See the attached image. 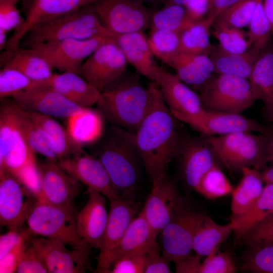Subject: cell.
Listing matches in <instances>:
<instances>
[{
  "label": "cell",
  "mask_w": 273,
  "mask_h": 273,
  "mask_svg": "<svg viewBox=\"0 0 273 273\" xmlns=\"http://www.w3.org/2000/svg\"><path fill=\"white\" fill-rule=\"evenodd\" d=\"M149 251L129 254L120 257L112 263L109 273H145L149 260Z\"/></svg>",
  "instance_id": "cell-48"
},
{
  "label": "cell",
  "mask_w": 273,
  "mask_h": 273,
  "mask_svg": "<svg viewBox=\"0 0 273 273\" xmlns=\"http://www.w3.org/2000/svg\"><path fill=\"white\" fill-rule=\"evenodd\" d=\"M141 75L126 72L102 93L98 109L114 125L135 132L148 113L153 100L152 82L147 87Z\"/></svg>",
  "instance_id": "cell-4"
},
{
  "label": "cell",
  "mask_w": 273,
  "mask_h": 273,
  "mask_svg": "<svg viewBox=\"0 0 273 273\" xmlns=\"http://www.w3.org/2000/svg\"><path fill=\"white\" fill-rule=\"evenodd\" d=\"M243 244H273V216L256 225L241 238Z\"/></svg>",
  "instance_id": "cell-52"
},
{
  "label": "cell",
  "mask_w": 273,
  "mask_h": 273,
  "mask_svg": "<svg viewBox=\"0 0 273 273\" xmlns=\"http://www.w3.org/2000/svg\"><path fill=\"white\" fill-rule=\"evenodd\" d=\"M19 108L23 128L33 151L46 159L58 162L59 155L52 139L42 127L29 116L26 111Z\"/></svg>",
  "instance_id": "cell-36"
},
{
  "label": "cell",
  "mask_w": 273,
  "mask_h": 273,
  "mask_svg": "<svg viewBox=\"0 0 273 273\" xmlns=\"http://www.w3.org/2000/svg\"><path fill=\"white\" fill-rule=\"evenodd\" d=\"M53 90L81 107L97 104L102 94L77 73L64 72L53 73L47 80L41 82L38 88Z\"/></svg>",
  "instance_id": "cell-25"
},
{
  "label": "cell",
  "mask_w": 273,
  "mask_h": 273,
  "mask_svg": "<svg viewBox=\"0 0 273 273\" xmlns=\"http://www.w3.org/2000/svg\"><path fill=\"white\" fill-rule=\"evenodd\" d=\"M184 208L174 185L166 175L152 185L142 212L158 235Z\"/></svg>",
  "instance_id": "cell-18"
},
{
  "label": "cell",
  "mask_w": 273,
  "mask_h": 273,
  "mask_svg": "<svg viewBox=\"0 0 273 273\" xmlns=\"http://www.w3.org/2000/svg\"><path fill=\"white\" fill-rule=\"evenodd\" d=\"M1 62L3 66L15 68L38 82L47 80L54 73V69L48 61L29 48H19L12 52L6 51Z\"/></svg>",
  "instance_id": "cell-31"
},
{
  "label": "cell",
  "mask_w": 273,
  "mask_h": 273,
  "mask_svg": "<svg viewBox=\"0 0 273 273\" xmlns=\"http://www.w3.org/2000/svg\"><path fill=\"white\" fill-rule=\"evenodd\" d=\"M243 256L241 271L251 273H273V244L247 245Z\"/></svg>",
  "instance_id": "cell-41"
},
{
  "label": "cell",
  "mask_w": 273,
  "mask_h": 273,
  "mask_svg": "<svg viewBox=\"0 0 273 273\" xmlns=\"http://www.w3.org/2000/svg\"><path fill=\"white\" fill-rule=\"evenodd\" d=\"M39 181L38 200L63 209L76 210L74 200L80 192L78 181L56 162H37Z\"/></svg>",
  "instance_id": "cell-13"
},
{
  "label": "cell",
  "mask_w": 273,
  "mask_h": 273,
  "mask_svg": "<svg viewBox=\"0 0 273 273\" xmlns=\"http://www.w3.org/2000/svg\"><path fill=\"white\" fill-rule=\"evenodd\" d=\"M16 1H17L19 2V1H20V0H16Z\"/></svg>",
  "instance_id": "cell-64"
},
{
  "label": "cell",
  "mask_w": 273,
  "mask_h": 273,
  "mask_svg": "<svg viewBox=\"0 0 273 273\" xmlns=\"http://www.w3.org/2000/svg\"><path fill=\"white\" fill-rule=\"evenodd\" d=\"M199 96L205 109L237 114L256 101L248 79L228 74L212 77Z\"/></svg>",
  "instance_id": "cell-7"
},
{
  "label": "cell",
  "mask_w": 273,
  "mask_h": 273,
  "mask_svg": "<svg viewBox=\"0 0 273 273\" xmlns=\"http://www.w3.org/2000/svg\"><path fill=\"white\" fill-rule=\"evenodd\" d=\"M260 173L264 183L273 184V167L260 171Z\"/></svg>",
  "instance_id": "cell-62"
},
{
  "label": "cell",
  "mask_w": 273,
  "mask_h": 273,
  "mask_svg": "<svg viewBox=\"0 0 273 273\" xmlns=\"http://www.w3.org/2000/svg\"><path fill=\"white\" fill-rule=\"evenodd\" d=\"M57 163L70 176L88 189L101 193L109 202L121 199L103 164L83 148Z\"/></svg>",
  "instance_id": "cell-14"
},
{
  "label": "cell",
  "mask_w": 273,
  "mask_h": 273,
  "mask_svg": "<svg viewBox=\"0 0 273 273\" xmlns=\"http://www.w3.org/2000/svg\"><path fill=\"white\" fill-rule=\"evenodd\" d=\"M233 232V225L231 222L220 225L211 218L200 214L194 230L193 250L202 257L207 256Z\"/></svg>",
  "instance_id": "cell-32"
},
{
  "label": "cell",
  "mask_w": 273,
  "mask_h": 273,
  "mask_svg": "<svg viewBox=\"0 0 273 273\" xmlns=\"http://www.w3.org/2000/svg\"><path fill=\"white\" fill-rule=\"evenodd\" d=\"M240 171L241 180L232 193V217L247 212L259 198L264 187L260 171L251 167H243Z\"/></svg>",
  "instance_id": "cell-33"
},
{
  "label": "cell",
  "mask_w": 273,
  "mask_h": 273,
  "mask_svg": "<svg viewBox=\"0 0 273 273\" xmlns=\"http://www.w3.org/2000/svg\"><path fill=\"white\" fill-rule=\"evenodd\" d=\"M99 37L114 39L116 36L103 25L88 6L34 26L23 39L25 48H29L49 41Z\"/></svg>",
  "instance_id": "cell-5"
},
{
  "label": "cell",
  "mask_w": 273,
  "mask_h": 273,
  "mask_svg": "<svg viewBox=\"0 0 273 273\" xmlns=\"http://www.w3.org/2000/svg\"><path fill=\"white\" fill-rule=\"evenodd\" d=\"M30 241L42 257L49 273H83L89 267L88 259L60 240L41 237L31 238Z\"/></svg>",
  "instance_id": "cell-22"
},
{
  "label": "cell",
  "mask_w": 273,
  "mask_h": 273,
  "mask_svg": "<svg viewBox=\"0 0 273 273\" xmlns=\"http://www.w3.org/2000/svg\"><path fill=\"white\" fill-rule=\"evenodd\" d=\"M12 98L20 108L25 111L53 118L66 119L83 108L48 88H40L24 91Z\"/></svg>",
  "instance_id": "cell-23"
},
{
  "label": "cell",
  "mask_w": 273,
  "mask_h": 273,
  "mask_svg": "<svg viewBox=\"0 0 273 273\" xmlns=\"http://www.w3.org/2000/svg\"><path fill=\"white\" fill-rule=\"evenodd\" d=\"M157 236L141 211L127 228L113 254L112 264L123 255L148 252L158 246Z\"/></svg>",
  "instance_id": "cell-28"
},
{
  "label": "cell",
  "mask_w": 273,
  "mask_h": 273,
  "mask_svg": "<svg viewBox=\"0 0 273 273\" xmlns=\"http://www.w3.org/2000/svg\"><path fill=\"white\" fill-rule=\"evenodd\" d=\"M16 272H48L47 267L42 257L31 244L30 240L22 254Z\"/></svg>",
  "instance_id": "cell-49"
},
{
  "label": "cell",
  "mask_w": 273,
  "mask_h": 273,
  "mask_svg": "<svg viewBox=\"0 0 273 273\" xmlns=\"http://www.w3.org/2000/svg\"><path fill=\"white\" fill-rule=\"evenodd\" d=\"M212 153L206 140L181 135L176 157L184 180L196 192L203 175L215 164Z\"/></svg>",
  "instance_id": "cell-20"
},
{
  "label": "cell",
  "mask_w": 273,
  "mask_h": 273,
  "mask_svg": "<svg viewBox=\"0 0 273 273\" xmlns=\"http://www.w3.org/2000/svg\"><path fill=\"white\" fill-rule=\"evenodd\" d=\"M16 0H0V30L8 33L18 29L22 24V18L17 7Z\"/></svg>",
  "instance_id": "cell-50"
},
{
  "label": "cell",
  "mask_w": 273,
  "mask_h": 273,
  "mask_svg": "<svg viewBox=\"0 0 273 273\" xmlns=\"http://www.w3.org/2000/svg\"><path fill=\"white\" fill-rule=\"evenodd\" d=\"M194 130L207 135H224L246 131L261 133L265 125L245 117L240 114L209 110L204 109L200 112L187 115L172 114Z\"/></svg>",
  "instance_id": "cell-15"
},
{
  "label": "cell",
  "mask_w": 273,
  "mask_h": 273,
  "mask_svg": "<svg viewBox=\"0 0 273 273\" xmlns=\"http://www.w3.org/2000/svg\"><path fill=\"white\" fill-rule=\"evenodd\" d=\"M23 230H11L0 236V258L3 257L18 242Z\"/></svg>",
  "instance_id": "cell-56"
},
{
  "label": "cell",
  "mask_w": 273,
  "mask_h": 273,
  "mask_svg": "<svg viewBox=\"0 0 273 273\" xmlns=\"http://www.w3.org/2000/svg\"><path fill=\"white\" fill-rule=\"evenodd\" d=\"M153 81L158 84L163 98L172 114L193 115L204 110L199 95L175 75L157 65Z\"/></svg>",
  "instance_id": "cell-21"
},
{
  "label": "cell",
  "mask_w": 273,
  "mask_h": 273,
  "mask_svg": "<svg viewBox=\"0 0 273 273\" xmlns=\"http://www.w3.org/2000/svg\"><path fill=\"white\" fill-rule=\"evenodd\" d=\"M170 261L161 252L159 247L152 249L149 253V260L145 273H170Z\"/></svg>",
  "instance_id": "cell-53"
},
{
  "label": "cell",
  "mask_w": 273,
  "mask_h": 273,
  "mask_svg": "<svg viewBox=\"0 0 273 273\" xmlns=\"http://www.w3.org/2000/svg\"><path fill=\"white\" fill-rule=\"evenodd\" d=\"M273 216V184L266 183L253 206L245 213L232 217L234 232L240 239L253 227Z\"/></svg>",
  "instance_id": "cell-34"
},
{
  "label": "cell",
  "mask_w": 273,
  "mask_h": 273,
  "mask_svg": "<svg viewBox=\"0 0 273 273\" xmlns=\"http://www.w3.org/2000/svg\"><path fill=\"white\" fill-rule=\"evenodd\" d=\"M211 0H188L185 6L187 15L193 22L205 18Z\"/></svg>",
  "instance_id": "cell-55"
},
{
  "label": "cell",
  "mask_w": 273,
  "mask_h": 273,
  "mask_svg": "<svg viewBox=\"0 0 273 273\" xmlns=\"http://www.w3.org/2000/svg\"><path fill=\"white\" fill-rule=\"evenodd\" d=\"M65 119L70 138L80 148L94 145L104 133L105 118L98 109L82 108Z\"/></svg>",
  "instance_id": "cell-26"
},
{
  "label": "cell",
  "mask_w": 273,
  "mask_h": 273,
  "mask_svg": "<svg viewBox=\"0 0 273 273\" xmlns=\"http://www.w3.org/2000/svg\"><path fill=\"white\" fill-rule=\"evenodd\" d=\"M193 23L189 18L184 6L169 4L153 13L150 25L151 29L181 32Z\"/></svg>",
  "instance_id": "cell-38"
},
{
  "label": "cell",
  "mask_w": 273,
  "mask_h": 273,
  "mask_svg": "<svg viewBox=\"0 0 273 273\" xmlns=\"http://www.w3.org/2000/svg\"><path fill=\"white\" fill-rule=\"evenodd\" d=\"M185 207L162 231V253L176 263L191 254L196 224L200 216Z\"/></svg>",
  "instance_id": "cell-19"
},
{
  "label": "cell",
  "mask_w": 273,
  "mask_h": 273,
  "mask_svg": "<svg viewBox=\"0 0 273 273\" xmlns=\"http://www.w3.org/2000/svg\"><path fill=\"white\" fill-rule=\"evenodd\" d=\"M1 100L0 171L11 173L36 193L39 181L36 154L25 136L19 106L12 98Z\"/></svg>",
  "instance_id": "cell-3"
},
{
  "label": "cell",
  "mask_w": 273,
  "mask_h": 273,
  "mask_svg": "<svg viewBox=\"0 0 273 273\" xmlns=\"http://www.w3.org/2000/svg\"><path fill=\"white\" fill-rule=\"evenodd\" d=\"M188 0H169L168 3L166 5L176 4L185 7L186 4L188 2Z\"/></svg>",
  "instance_id": "cell-63"
},
{
  "label": "cell",
  "mask_w": 273,
  "mask_h": 273,
  "mask_svg": "<svg viewBox=\"0 0 273 273\" xmlns=\"http://www.w3.org/2000/svg\"><path fill=\"white\" fill-rule=\"evenodd\" d=\"M213 23L205 18L193 23L180 34L179 52L192 55H208L213 46L210 31Z\"/></svg>",
  "instance_id": "cell-37"
},
{
  "label": "cell",
  "mask_w": 273,
  "mask_h": 273,
  "mask_svg": "<svg viewBox=\"0 0 273 273\" xmlns=\"http://www.w3.org/2000/svg\"><path fill=\"white\" fill-rule=\"evenodd\" d=\"M169 66L184 83L201 88L215 72L213 63L206 54L192 55L179 52Z\"/></svg>",
  "instance_id": "cell-30"
},
{
  "label": "cell",
  "mask_w": 273,
  "mask_h": 273,
  "mask_svg": "<svg viewBox=\"0 0 273 273\" xmlns=\"http://www.w3.org/2000/svg\"><path fill=\"white\" fill-rule=\"evenodd\" d=\"M215 155L230 170L251 167L261 171V135L239 131L218 137L214 144Z\"/></svg>",
  "instance_id": "cell-9"
},
{
  "label": "cell",
  "mask_w": 273,
  "mask_h": 273,
  "mask_svg": "<svg viewBox=\"0 0 273 273\" xmlns=\"http://www.w3.org/2000/svg\"><path fill=\"white\" fill-rule=\"evenodd\" d=\"M259 0H241L223 11L214 23L242 29L248 26Z\"/></svg>",
  "instance_id": "cell-45"
},
{
  "label": "cell",
  "mask_w": 273,
  "mask_h": 273,
  "mask_svg": "<svg viewBox=\"0 0 273 273\" xmlns=\"http://www.w3.org/2000/svg\"><path fill=\"white\" fill-rule=\"evenodd\" d=\"M201 256L192 253L184 259L175 263L178 273H198Z\"/></svg>",
  "instance_id": "cell-57"
},
{
  "label": "cell",
  "mask_w": 273,
  "mask_h": 273,
  "mask_svg": "<svg viewBox=\"0 0 273 273\" xmlns=\"http://www.w3.org/2000/svg\"><path fill=\"white\" fill-rule=\"evenodd\" d=\"M94 145L90 154L103 164L121 199L133 203L144 168L134 133L112 124Z\"/></svg>",
  "instance_id": "cell-2"
},
{
  "label": "cell",
  "mask_w": 273,
  "mask_h": 273,
  "mask_svg": "<svg viewBox=\"0 0 273 273\" xmlns=\"http://www.w3.org/2000/svg\"><path fill=\"white\" fill-rule=\"evenodd\" d=\"M149 7L153 12L159 10L160 7L166 5L169 0H139Z\"/></svg>",
  "instance_id": "cell-60"
},
{
  "label": "cell",
  "mask_w": 273,
  "mask_h": 273,
  "mask_svg": "<svg viewBox=\"0 0 273 273\" xmlns=\"http://www.w3.org/2000/svg\"><path fill=\"white\" fill-rule=\"evenodd\" d=\"M40 83L15 68L4 66L0 71V98H12L21 92L36 89Z\"/></svg>",
  "instance_id": "cell-42"
},
{
  "label": "cell",
  "mask_w": 273,
  "mask_h": 273,
  "mask_svg": "<svg viewBox=\"0 0 273 273\" xmlns=\"http://www.w3.org/2000/svg\"><path fill=\"white\" fill-rule=\"evenodd\" d=\"M150 109L134 132L144 169L155 185L167 175L169 163L176 157L181 134L177 119L165 102L158 84L152 81Z\"/></svg>",
  "instance_id": "cell-1"
},
{
  "label": "cell",
  "mask_w": 273,
  "mask_h": 273,
  "mask_svg": "<svg viewBox=\"0 0 273 273\" xmlns=\"http://www.w3.org/2000/svg\"><path fill=\"white\" fill-rule=\"evenodd\" d=\"M263 7L270 23L271 35H273V0H263Z\"/></svg>",
  "instance_id": "cell-59"
},
{
  "label": "cell",
  "mask_w": 273,
  "mask_h": 273,
  "mask_svg": "<svg viewBox=\"0 0 273 273\" xmlns=\"http://www.w3.org/2000/svg\"><path fill=\"white\" fill-rule=\"evenodd\" d=\"M241 0H211L206 17L213 24L216 18L226 9Z\"/></svg>",
  "instance_id": "cell-58"
},
{
  "label": "cell",
  "mask_w": 273,
  "mask_h": 273,
  "mask_svg": "<svg viewBox=\"0 0 273 273\" xmlns=\"http://www.w3.org/2000/svg\"><path fill=\"white\" fill-rule=\"evenodd\" d=\"M260 134L262 141V170H263L267 168L273 167V125H265L264 128Z\"/></svg>",
  "instance_id": "cell-54"
},
{
  "label": "cell",
  "mask_w": 273,
  "mask_h": 273,
  "mask_svg": "<svg viewBox=\"0 0 273 273\" xmlns=\"http://www.w3.org/2000/svg\"><path fill=\"white\" fill-rule=\"evenodd\" d=\"M31 235L27 231L23 230L18 242L3 257L0 258V272H16L22 254L28 245Z\"/></svg>",
  "instance_id": "cell-51"
},
{
  "label": "cell",
  "mask_w": 273,
  "mask_h": 273,
  "mask_svg": "<svg viewBox=\"0 0 273 273\" xmlns=\"http://www.w3.org/2000/svg\"><path fill=\"white\" fill-rule=\"evenodd\" d=\"M127 63L122 52L112 39L101 45L76 73L102 93L126 72Z\"/></svg>",
  "instance_id": "cell-12"
},
{
  "label": "cell",
  "mask_w": 273,
  "mask_h": 273,
  "mask_svg": "<svg viewBox=\"0 0 273 273\" xmlns=\"http://www.w3.org/2000/svg\"><path fill=\"white\" fill-rule=\"evenodd\" d=\"M114 41L122 52L128 63L141 75L154 80L156 64L150 48L148 37L143 31L116 36Z\"/></svg>",
  "instance_id": "cell-27"
},
{
  "label": "cell",
  "mask_w": 273,
  "mask_h": 273,
  "mask_svg": "<svg viewBox=\"0 0 273 273\" xmlns=\"http://www.w3.org/2000/svg\"><path fill=\"white\" fill-rule=\"evenodd\" d=\"M234 188L215 164L203 175L197 192L208 199H215L232 194Z\"/></svg>",
  "instance_id": "cell-43"
},
{
  "label": "cell",
  "mask_w": 273,
  "mask_h": 273,
  "mask_svg": "<svg viewBox=\"0 0 273 273\" xmlns=\"http://www.w3.org/2000/svg\"><path fill=\"white\" fill-rule=\"evenodd\" d=\"M76 210L60 208L37 200L26 220L30 234L55 239L81 253L86 258L92 248L78 230Z\"/></svg>",
  "instance_id": "cell-6"
},
{
  "label": "cell",
  "mask_w": 273,
  "mask_h": 273,
  "mask_svg": "<svg viewBox=\"0 0 273 273\" xmlns=\"http://www.w3.org/2000/svg\"><path fill=\"white\" fill-rule=\"evenodd\" d=\"M99 0H30L21 26L9 38L6 50L14 51L34 26L90 6Z\"/></svg>",
  "instance_id": "cell-16"
},
{
  "label": "cell",
  "mask_w": 273,
  "mask_h": 273,
  "mask_svg": "<svg viewBox=\"0 0 273 273\" xmlns=\"http://www.w3.org/2000/svg\"><path fill=\"white\" fill-rule=\"evenodd\" d=\"M180 33L167 30L151 29L148 40L153 56L169 65L179 52Z\"/></svg>",
  "instance_id": "cell-40"
},
{
  "label": "cell",
  "mask_w": 273,
  "mask_h": 273,
  "mask_svg": "<svg viewBox=\"0 0 273 273\" xmlns=\"http://www.w3.org/2000/svg\"><path fill=\"white\" fill-rule=\"evenodd\" d=\"M264 104L263 115L268 121L273 123V100Z\"/></svg>",
  "instance_id": "cell-61"
},
{
  "label": "cell",
  "mask_w": 273,
  "mask_h": 273,
  "mask_svg": "<svg viewBox=\"0 0 273 273\" xmlns=\"http://www.w3.org/2000/svg\"><path fill=\"white\" fill-rule=\"evenodd\" d=\"M87 193L88 199L76 215L77 228L80 235L90 247L99 249L109 218L106 198L88 188Z\"/></svg>",
  "instance_id": "cell-24"
},
{
  "label": "cell",
  "mask_w": 273,
  "mask_h": 273,
  "mask_svg": "<svg viewBox=\"0 0 273 273\" xmlns=\"http://www.w3.org/2000/svg\"><path fill=\"white\" fill-rule=\"evenodd\" d=\"M213 34L219 41V46L224 51L231 53H243L252 45L247 38L246 33L242 29L213 23Z\"/></svg>",
  "instance_id": "cell-44"
},
{
  "label": "cell",
  "mask_w": 273,
  "mask_h": 273,
  "mask_svg": "<svg viewBox=\"0 0 273 273\" xmlns=\"http://www.w3.org/2000/svg\"><path fill=\"white\" fill-rule=\"evenodd\" d=\"M112 39L102 37L68 39L38 43L29 48L43 57L54 70L77 72L85 60L101 45Z\"/></svg>",
  "instance_id": "cell-10"
},
{
  "label": "cell",
  "mask_w": 273,
  "mask_h": 273,
  "mask_svg": "<svg viewBox=\"0 0 273 273\" xmlns=\"http://www.w3.org/2000/svg\"><path fill=\"white\" fill-rule=\"evenodd\" d=\"M103 25L114 35L144 31L153 12L139 0H99L89 6Z\"/></svg>",
  "instance_id": "cell-8"
},
{
  "label": "cell",
  "mask_w": 273,
  "mask_h": 273,
  "mask_svg": "<svg viewBox=\"0 0 273 273\" xmlns=\"http://www.w3.org/2000/svg\"><path fill=\"white\" fill-rule=\"evenodd\" d=\"M261 50L252 46L243 53H231L218 45L212 46L208 56L213 64L215 73L249 79Z\"/></svg>",
  "instance_id": "cell-29"
},
{
  "label": "cell",
  "mask_w": 273,
  "mask_h": 273,
  "mask_svg": "<svg viewBox=\"0 0 273 273\" xmlns=\"http://www.w3.org/2000/svg\"><path fill=\"white\" fill-rule=\"evenodd\" d=\"M236 269L232 254L229 252H220L218 247L201 262L198 273H234Z\"/></svg>",
  "instance_id": "cell-47"
},
{
  "label": "cell",
  "mask_w": 273,
  "mask_h": 273,
  "mask_svg": "<svg viewBox=\"0 0 273 273\" xmlns=\"http://www.w3.org/2000/svg\"><path fill=\"white\" fill-rule=\"evenodd\" d=\"M269 43L261 50L248 79L256 100L264 103L273 100V47Z\"/></svg>",
  "instance_id": "cell-35"
},
{
  "label": "cell",
  "mask_w": 273,
  "mask_h": 273,
  "mask_svg": "<svg viewBox=\"0 0 273 273\" xmlns=\"http://www.w3.org/2000/svg\"><path fill=\"white\" fill-rule=\"evenodd\" d=\"M36 195L17 177L0 171L1 224L21 231L37 201Z\"/></svg>",
  "instance_id": "cell-11"
},
{
  "label": "cell",
  "mask_w": 273,
  "mask_h": 273,
  "mask_svg": "<svg viewBox=\"0 0 273 273\" xmlns=\"http://www.w3.org/2000/svg\"><path fill=\"white\" fill-rule=\"evenodd\" d=\"M136 212L132 203L121 199L110 202L109 218L99 248L96 272L109 273L113 254Z\"/></svg>",
  "instance_id": "cell-17"
},
{
  "label": "cell",
  "mask_w": 273,
  "mask_h": 273,
  "mask_svg": "<svg viewBox=\"0 0 273 273\" xmlns=\"http://www.w3.org/2000/svg\"><path fill=\"white\" fill-rule=\"evenodd\" d=\"M248 26V39L252 46L262 50L269 43L271 35L270 23L263 7V0L258 1Z\"/></svg>",
  "instance_id": "cell-46"
},
{
  "label": "cell",
  "mask_w": 273,
  "mask_h": 273,
  "mask_svg": "<svg viewBox=\"0 0 273 273\" xmlns=\"http://www.w3.org/2000/svg\"><path fill=\"white\" fill-rule=\"evenodd\" d=\"M26 112L29 116L42 127L52 139L57 149L59 160L69 156L81 149L72 142L66 128L56 121L53 117Z\"/></svg>",
  "instance_id": "cell-39"
}]
</instances>
